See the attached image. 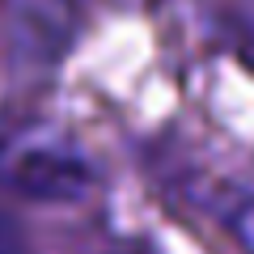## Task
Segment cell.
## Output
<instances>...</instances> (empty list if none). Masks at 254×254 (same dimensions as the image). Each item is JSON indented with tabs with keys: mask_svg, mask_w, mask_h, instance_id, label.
<instances>
[{
	"mask_svg": "<svg viewBox=\"0 0 254 254\" xmlns=\"http://www.w3.org/2000/svg\"><path fill=\"white\" fill-rule=\"evenodd\" d=\"M0 187L38 203H72L93 187V165L68 136L30 127L0 140Z\"/></svg>",
	"mask_w": 254,
	"mask_h": 254,
	"instance_id": "obj_1",
	"label": "cell"
},
{
	"mask_svg": "<svg viewBox=\"0 0 254 254\" xmlns=\"http://www.w3.org/2000/svg\"><path fill=\"white\" fill-rule=\"evenodd\" d=\"M0 254H26V246H21V229H17V220H13L4 208H0Z\"/></svg>",
	"mask_w": 254,
	"mask_h": 254,
	"instance_id": "obj_2",
	"label": "cell"
},
{
	"mask_svg": "<svg viewBox=\"0 0 254 254\" xmlns=\"http://www.w3.org/2000/svg\"><path fill=\"white\" fill-rule=\"evenodd\" d=\"M237 242L246 246V254H254V199L242 203V212H237Z\"/></svg>",
	"mask_w": 254,
	"mask_h": 254,
	"instance_id": "obj_3",
	"label": "cell"
}]
</instances>
